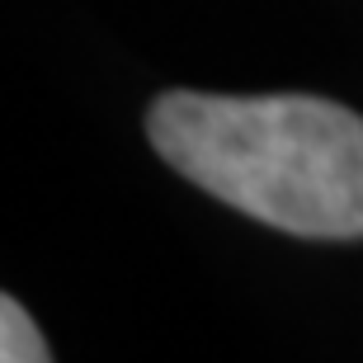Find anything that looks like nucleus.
Returning a JSON list of instances; mask_svg holds the SVG:
<instances>
[{
	"label": "nucleus",
	"instance_id": "1",
	"mask_svg": "<svg viewBox=\"0 0 363 363\" xmlns=\"http://www.w3.org/2000/svg\"><path fill=\"white\" fill-rule=\"evenodd\" d=\"M147 137L170 170L255 222L307 241L363 236V118L335 99L170 90Z\"/></svg>",
	"mask_w": 363,
	"mask_h": 363
},
{
	"label": "nucleus",
	"instance_id": "2",
	"mask_svg": "<svg viewBox=\"0 0 363 363\" xmlns=\"http://www.w3.org/2000/svg\"><path fill=\"white\" fill-rule=\"evenodd\" d=\"M0 359L5 363H48L52 350L14 297H0Z\"/></svg>",
	"mask_w": 363,
	"mask_h": 363
}]
</instances>
